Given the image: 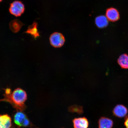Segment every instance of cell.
Instances as JSON below:
<instances>
[{"label": "cell", "instance_id": "obj_3", "mask_svg": "<svg viewBox=\"0 0 128 128\" xmlns=\"http://www.w3.org/2000/svg\"><path fill=\"white\" fill-rule=\"evenodd\" d=\"M25 10L24 5L21 2L15 1L10 4L9 10L10 13L16 17L20 16Z\"/></svg>", "mask_w": 128, "mask_h": 128}, {"label": "cell", "instance_id": "obj_8", "mask_svg": "<svg viewBox=\"0 0 128 128\" xmlns=\"http://www.w3.org/2000/svg\"><path fill=\"white\" fill-rule=\"evenodd\" d=\"M38 27V23L34 22L32 25L28 26V30L25 32V33L31 35L34 38L36 39L40 36Z\"/></svg>", "mask_w": 128, "mask_h": 128}, {"label": "cell", "instance_id": "obj_5", "mask_svg": "<svg viewBox=\"0 0 128 128\" xmlns=\"http://www.w3.org/2000/svg\"><path fill=\"white\" fill-rule=\"evenodd\" d=\"M74 128H88L89 122L84 117L75 118L73 121Z\"/></svg>", "mask_w": 128, "mask_h": 128}, {"label": "cell", "instance_id": "obj_15", "mask_svg": "<svg viewBox=\"0 0 128 128\" xmlns=\"http://www.w3.org/2000/svg\"><path fill=\"white\" fill-rule=\"evenodd\" d=\"M124 124L126 128H128V115L126 117Z\"/></svg>", "mask_w": 128, "mask_h": 128}, {"label": "cell", "instance_id": "obj_7", "mask_svg": "<svg viewBox=\"0 0 128 128\" xmlns=\"http://www.w3.org/2000/svg\"><path fill=\"white\" fill-rule=\"evenodd\" d=\"M12 118L8 115H0V128H12Z\"/></svg>", "mask_w": 128, "mask_h": 128}, {"label": "cell", "instance_id": "obj_9", "mask_svg": "<svg viewBox=\"0 0 128 128\" xmlns=\"http://www.w3.org/2000/svg\"><path fill=\"white\" fill-rule=\"evenodd\" d=\"M114 114L119 118H123L126 116L128 113L127 108L122 105H118L113 110Z\"/></svg>", "mask_w": 128, "mask_h": 128}, {"label": "cell", "instance_id": "obj_11", "mask_svg": "<svg viewBox=\"0 0 128 128\" xmlns=\"http://www.w3.org/2000/svg\"><path fill=\"white\" fill-rule=\"evenodd\" d=\"M113 126V121L108 118L102 117L99 120V128H112Z\"/></svg>", "mask_w": 128, "mask_h": 128}, {"label": "cell", "instance_id": "obj_13", "mask_svg": "<svg viewBox=\"0 0 128 128\" xmlns=\"http://www.w3.org/2000/svg\"><path fill=\"white\" fill-rule=\"evenodd\" d=\"M118 62L122 68L128 69V55L127 54H124L120 56Z\"/></svg>", "mask_w": 128, "mask_h": 128}, {"label": "cell", "instance_id": "obj_1", "mask_svg": "<svg viewBox=\"0 0 128 128\" xmlns=\"http://www.w3.org/2000/svg\"><path fill=\"white\" fill-rule=\"evenodd\" d=\"M4 90V98L0 100V102H9L17 111H23L25 109L27 94L25 90L20 88H16L12 92L10 88H6Z\"/></svg>", "mask_w": 128, "mask_h": 128}, {"label": "cell", "instance_id": "obj_12", "mask_svg": "<svg viewBox=\"0 0 128 128\" xmlns=\"http://www.w3.org/2000/svg\"><path fill=\"white\" fill-rule=\"evenodd\" d=\"M95 23L99 28H102L108 26V20L107 17L104 16H100L96 18Z\"/></svg>", "mask_w": 128, "mask_h": 128}, {"label": "cell", "instance_id": "obj_16", "mask_svg": "<svg viewBox=\"0 0 128 128\" xmlns=\"http://www.w3.org/2000/svg\"><path fill=\"white\" fill-rule=\"evenodd\" d=\"M2 1V0H0V2H1Z\"/></svg>", "mask_w": 128, "mask_h": 128}, {"label": "cell", "instance_id": "obj_2", "mask_svg": "<svg viewBox=\"0 0 128 128\" xmlns=\"http://www.w3.org/2000/svg\"><path fill=\"white\" fill-rule=\"evenodd\" d=\"M14 123L19 128L32 127L33 125L23 111H17L14 114Z\"/></svg>", "mask_w": 128, "mask_h": 128}, {"label": "cell", "instance_id": "obj_10", "mask_svg": "<svg viewBox=\"0 0 128 128\" xmlns=\"http://www.w3.org/2000/svg\"><path fill=\"white\" fill-rule=\"evenodd\" d=\"M24 25L20 21L16 19L12 20L10 23V28L14 33H16L20 31Z\"/></svg>", "mask_w": 128, "mask_h": 128}, {"label": "cell", "instance_id": "obj_6", "mask_svg": "<svg viewBox=\"0 0 128 128\" xmlns=\"http://www.w3.org/2000/svg\"><path fill=\"white\" fill-rule=\"evenodd\" d=\"M106 16L108 20L111 22H115L119 19L120 14L119 12L116 9L112 8L106 10Z\"/></svg>", "mask_w": 128, "mask_h": 128}, {"label": "cell", "instance_id": "obj_14", "mask_svg": "<svg viewBox=\"0 0 128 128\" xmlns=\"http://www.w3.org/2000/svg\"><path fill=\"white\" fill-rule=\"evenodd\" d=\"M70 111L71 112H76L80 114L82 113L83 110L82 108L81 107L73 106L69 108Z\"/></svg>", "mask_w": 128, "mask_h": 128}, {"label": "cell", "instance_id": "obj_4", "mask_svg": "<svg viewBox=\"0 0 128 128\" xmlns=\"http://www.w3.org/2000/svg\"><path fill=\"white\" fill-rule=\"evenodd\" d=\"M65 40V38L63 35L58 32L53 33L50 38L51 44L55 48L62 47L64 44Z\"/></svg>", "mask_w": 128, "mask_h": 128}]
</instances>
